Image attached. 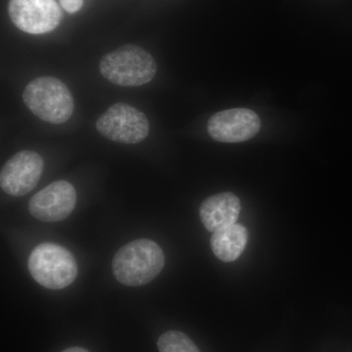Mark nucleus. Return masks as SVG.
I'll use <instances>...</instances> for the list:
<instances>
[{
  "instance_id": "obj_8",
  "label": "nucleus",
  "mask_w": 352,
  "mask_h": 352,
  "mask_svg": "<svg viewBox=\"0 0 352 352\" xmlns=\"http://www.w3.org/2000/svg\"><path fill=\"white\" fill-rule=\"evenodd\" d=\"M76 204L75 187L66 180H58L32 197L29 210L34 219L41 221L57 222L69 217Z\"/></svg>"
},
{
  "instance_id": "obj_1",
  "label": "nucleus",
  "mask_w": 352,
  "mask_h": 352,
  "mask_svg": "<svg viewBox=\"0 0 352 352\" xmlns=\"http://www.w3.org/2000/svg\"><path fill=\"white\" fill-rule=\"evenodd\" d=\"M164 254L156 242L132 241L120 248L113 259V272L120 284L140 287L152 282L163 270Z\"/></svg>"
},
{
  "instance_id": "obj_6",
  "label": "nucleus",
  "mask_w": 352,
  "mask_h": 352,
  "mask_svg": "<svg viewBox=\"0 0 352 352\" xmlns=\"http://www.w3.org/2000/svg\"><path fill=\"white\" fill-rule=\"evenodd\" d=\"M8 12L20 31L31 34L54 31L62 19L61 9L55 0H10Z\"/></svg>"
},
{
  "instance_id": "obj_7",
  "label": "nucleus",
  "mask_w": 352,
  "mask_h": 352,
  "mask_svg": "<svg viewBox=\"0 0 352 352\" xmlns=\"http://www.w3.org/2000/svg\"><path fill=\"white\" fill-rule=\"evenodd\" d=\"M43 159L36 152L21 151L2 166L0 186L8 195L24 196L34 188L43 175Z\"/></svg>"
},
{
  "instance_id": "obj_10",
  "label": "nucleus",
  "mask_w": 352,
  "mask_h": 352,
  "mask_svg": "<svg viewBox=\"0 0 352 352\" xmlns=\"http://www.w3.org/2000/svg\"><path fill=\"white\" fill-rule=\"evenodd\" d=\"M239 198L230 192L208 197L201 203L200 217L208 231L214 233L219 229L233 226L239 219Z\"/></svg>"
},
{
  "instance_id": "obj_14",
  "label": "nucleus",
  "mask_w": 352,
  "mask_h": 352,
  "mask_svg": "<svg viewBox=\"0 0 352 352\" xmlns=\"http://www.w3.org/2000/svg\"><path fill=\"white\" fill-rule=\"evenodd\" d=\"M61 352H89L87 351L85 349H82V347H69V349H65V351Z\"/></svg>"
},
{
  "instance_id": "obj_9",
  "label": "nucleus",
  "mask_w": 352,
  "mask_h": 352,
  "mask_svg": "<svg viewBox=\"0 0 352 352\" xmlns=\"http://www.w3.org/2000/svg\"><path fill=\"white\" fill-rule=\"evenodd\" d=\"M261 129V120L254 111L229 109L214 113L208 122V134L219 142L237 143L249 140Z\"/></svg>"
},
{
  "instance_id": "obj_12",
  "label": "nucleus",
  "mask_w": 352,
  "mask_h": 352,
  "mask_svg": "<svg viewBox=\"0 0 352 352\" xmlns=\"http://www.w3.org/2000/svg\"><path fill=\"white\" fill-rule=\"evenodd\" d=\"M160 352H201L188 336L179 331H168L157 340Z\"/></svg>"
},
{
  "instance_id": "obj_13",
  "label": "nucleus",
  "mask_w": 352,
  "mask_h": 352,
  "mask_svg": "<svg viewBox=\"0 0 352 352\" xmlns=\"http://www.w3.org/2000/svg\"><path fill=\"white\" fill-rule=\"evenodd\" d=\"M60 4L68 13H76L82 9L83 0H59Z\"/></svg>"
},
{
  "instance_id": "obj_3",
  "label": "nucleus",
  "mask_w": 352,
  "mask_h": 352,
  "mask_svg": "<svg viewBox=\"0 0 352 352\" xmlns=\"http://www.w3.org/2000/svg\"><path fill=\"white\" fill-rule=\"evenodd\" d=\"M101 75L120 87H141L151 82L157 63L149 52L138 45H124L102 58Z\"/></svg>"
},
{
  "instance_id": "obj_5",
  "label": "nucleus",
  "mask_w": 352,
  "mask_h": 352,
  "mask_svg": "<svg viewBox=\"0 0 352 352\" xmlns=\"http://www.w3.org/2000/svg\"><path fill=\"white\" fill-rule=\"evenodd\" d=\"M96 129L102 136L115 142L136 144L147 138L150 124L138 109L117 103L102 113L97 120Z\"/></svg>"
},
{
  "instance_id": "obj_11",
  "label": "nucleus",
  "mask_w": 352,
  "mask_h": 352,
  "mask_svg": "<svg viewBox=\"0 0 352 352\" xmlns=\"http://www.w3.org/2000/svg\"><path fill=\"white\" fill-rule=\"evenodd\" d=\"M249 241V232L242 224L219 229L210 238V248L215 256L224 263H232L239 258Z\"/></svg>"
},
{
  "instance_id": "obj_4",
  "label": "nucleus",
  "mask_w": 352,
  "mask_h": 352,
  "mask_svg": "<svg viewBox=\"0 0 352 352\" xmlns=\"http://www.w3.org/2000/svg\"><path fill=\"white\" fill-rule=\"evenodd\" d=\"M28 267L32 278L46 289H61L75 281L78 264L63 245L43 243L30 254Z\"/></svg>"
},
{
  "instance_id": "obj_2",
  "label": "nucleus",
  "mask_w": 352,
  "mask_h": 352,
  "mask_svg": "<svg viewBox=\"0 0 352 352\" xmlns=\"http://www.w3.org/2000/svg\"><path fill=\"white\" fill-rule=\"evenodd\" d=\"M23 100L36 117L53 124H64L71 119L75 110L69 88L53 76H41L28 83Z\"/></svg>"
}]
</instances>
